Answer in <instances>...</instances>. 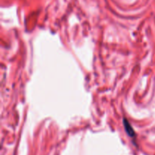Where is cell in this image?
I'll return each mask as SVG.
<instances>
[{"label":"cell","mask_w":155,"mask_h":155,"mask_svg":"<svg viewBox=\"0 0 155 155\" xmlns=\"http://www.w3.org/2000/svg\"><path fill=\"white\" fill-rule=\"evenodd\" d=\"M124 128H125V130H126V132H127V134H128L130 137H135L134 130L132 128L130 124L129 123V121L127 120L126 118H124Z\"/></svg>","instance_id":"1"}]
</instances>
